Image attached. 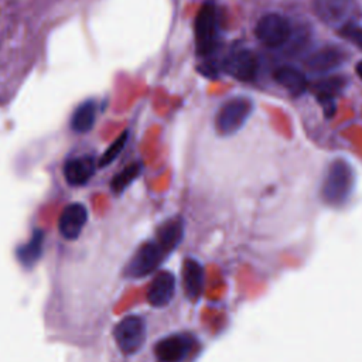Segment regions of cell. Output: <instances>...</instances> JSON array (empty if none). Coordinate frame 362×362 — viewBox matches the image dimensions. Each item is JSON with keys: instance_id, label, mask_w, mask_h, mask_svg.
<instances>
[{"instance_id": "6da1fadb", "label": "cell", "mask_w": 362, "mask_h": 362, "mask_svg": "<svg viewBox=\"0 0 362 362\" xmlns=\"http://www.w3.org/2000/svg\"><path fill=\"white\" fill-rule=\"evenodd\" d=\"M356 174L351 163L345 159H334L327 167L323 184L321 198L327 205L341 207L354 193Z\"/></svg>"}, {"instance_id": "7a4b0ae2", "label": "cell", "mask_w": 362, "mask_h": 362, "mask_svg": "<svg viewBox=\"0 0 362 362\" xmlns=\"http://www.w3.org/2000/svg\"><path fill=\"white\" fill-rule=\"evenodd\" d=\"M194 39L197 55L202 58L213 55L220 46L218 10L213 0H207L196 16Z\"/></svg>"}, {"instance_id": "3957f363", "label": "cell", "mask_w": 362, "mask_h": 362, "mask_svg": "<svg viewBox=\"0 0 362 362\" xmlns=\"http://www.w3.org/2000/svg\"><path fill=\"white\" fill-rule=\"evenodd\" d=\"M255 104L248 97H235L224 102L216 115V131L222 137H229L245 126L254 113Z\"/></svg>"}, {"instance_id": "277c9868", "label": "cell", "mask_w": 362, "mask_h": 362, "mask_svg": "<svg viewBox=\"0 0 362 362\" xmlns=\"http://www.w3.org/2000/svg\"><path fill=\"white\" fill-rule=\"evenodd\" d=\"M313 9L318 20L337 30L362 17L356 0H313Z\"/></svg>"}, {"instance_id": "5b68a950", "label": "cell", "mask_w": 362, "mask_h": 362, "mask_svg": "<svg viewBox=\"0 0 362 362\" xmlns=\"http://www.w3.org/2000/svg\"><path fill=\"white\" fill-rule=\"evenodd\" d=\"M256 39L267 48H279L287 44L293 32L289 20L279 13L262 16L255 28Z\"/></svg>"}, {"instance_id": "8992f818", "label": "cell", "mask_w": 362, "mask_h": 362, "mask_svg": "<svg viewBox=\"0 0 362 362\" xmlns=\"http://www.w3.org/2000/svg\"><path fill=\"white\" fill-rule=\"evenodd\" d=\"M115 340L124 354L137 352L146 340V324L137 316H129L115 327Z\"/></svg>"}, {"instance_id": "52a82bcc", "label": "cell", "mask_w": 362, "mask_h": 362, "mask_svg": "<svg viewBox=\"0 0 362 362\" xmlns=\"http://www.w3.org/2000/svg\"><path fill=\"white\" fill-rule=\"evenodd\" d=\"M222 70L238 81L252 82L255 81L259 70L258 57L248 48L235 50L224 59Z\"/></svg>"}, {"instance_id": "ba28073f", "label": "cell", "mask_w": 362, "mask_h": 362, "mask_svg": "<svg viewBox=\"0 0 362 362\" xmlns=\"http://www.w3.org/2000/svg\"><path fill=\"white\" fill-rule=\"evenodd\" d=\"M167 254L162 249V247L156 242V240H149V242L143 244L137 252L131 259L128 267H126V275L131 278H143L149 274H152L153 270L162 263L163 258Z\"/></svg>"}, {"instance_id": "9c48e42d", "label": "cell", "mask_w": 362, "mask_h": 362, "mask_svg": "<svg viewBox=\"0 0 362 362\" xmlns=\"http://www.w3.org/2000/svg\"><path fill=\"white\" fill-rule=\"evenodd\" d=\"M347 58L345 50L340 46H324L306 58L305 67L313 74L325 75L340 70L345 64Z\"/></svg>"}, {"instance_id": "30bf717a", "label": "cell", "mask_w": 362, "mask_h": 362, "mask_svg": "<svg viewBox=\"0 0 362 362\" xmlns=\"http://www.w3.org/2000/svg\"><path fill=\"white\" fill-rule=\"evenodd\" d=\"M193 348V339L186 334H174L160 340L155 347L158 362H183Z\"/></svg>"}, {"instance_id": "8fae6325", "label": "cell", "mask_w": 362, "mask_h": 362, "mask_svg": "<svg viewBox=\"0 0 362 362\" xmlns=\"http://www.w3.org/2000/svg\"><path fill=\"white\" fill-rule=\"evenodd\" d=\"M88 221V209L84 204L74 202L67 205L58 220V231L66 239H77Z\"/></svg>"}, {"instance_id": "7c38bea8", "label": "cell", "mask_w": 362, "mask_h": 362, "mask_svg": "<svg viewBox=\"0 0 362 362\" xmlns=\"http://www.w3.org/2000/svg\"><path fill=\"white\" fill-rule=\"evenodd\" d=\"M98 163L93 156H78L68 159L64 164V178L73 187H81L88 184L90 178L97 173Z\"/></svg>"}, {"instance_id": "4fadbf2b", "label": "cell", "mask_w": 362, "mask_h": 362, "mask_svg": "<svg viewBox=\"0 0 362 362\" xmlns=\"http://www.w3.org/2000/svg\"><path fill=\"white\" fill-rule=\"evenodd\" d=\"M175 289V279L169 272H162V274L156 275L153 282L150 283L147 290V301L153 307H164L167 306Z\"/></svg>"}, {"instance_id": "5bb4252c", "label": "cell", "mask_w": 362, "mask_h": 362, "mask_svg": "<svg viewBox=\"0 0 362 362\" xmlns=\"http://www.w3.org/2000/svg\"><path fill=\"white\" fill-rule=\"evenodd\" d=\"M274 78L292 97H301L309 89L307 77L300 70L290 66L278 68L274 74Z\"/></svg>"}, {"instance_id": "9a60e30c", "label": "cell", "mask_w": 362, "mask_h": 362, "mask_svg": "<svg viewBox=\"0 0 362 362\" xmlns=\"http://www.w3.org/2000/svg\"><path fill=\"white\" fill-rule=\"evenodd\" d=\"M184 236V220L181 217H174L166 221L156 234V242L169 255L173 252L183 240Z\"/></svg>"}, {"instance_id": "2e32d148", "label": "cell", "mask_w": 362, "mask_h": 362, "mask_svg": "<svg viewBox=\"0 0 362 362\" xmlns=\"http://www.w3.org/2000/svg\"><path fill=\"white\" fill-rule=\"evenodd\" d=\"M97 113H98V105L95 101L88 99L79 104L71 116V122H70L71 129L79 135L90 132L95 126Z\"/></svg>"}, {"instance_id": "e0dca14e", "label": "cell", "mask_w": 362, "mask_h": 362, "mask_svg": "<svg viewBox=\"0 0 362 362\" xmlns=\"http://www.w3.org/2000/svg\"><path fill=\"white\" fill-rule=\"evenodd\" d=\"M183 285L187 296L191 300L200 298L204 289V270L202 266L194 260L187 259L183 265Z\"/></svg>"}, {"instance_id": "ac0fdd59", "label": "cell", "mask_w": 362, "mask_h": 362, "mask_svg": "<svg viewBox=\"0 0 362 362\" xmlns=\"http://www.w3.org/2000/svg\"><path fill=\"white\" fill-rule=\"evenodd\" d=\"M43 244L44 234L41 229H36L28 242L17 249L19 262L26 267H32L43 254Z\"/></svg>"}, {"instance_id": "d6986e66", "label": "cell", "mask_w": 362, "mask_h": 362, "mask_svg": "<svg viewBox=\"0 0 362 362\" xmlns=\"http://www.w3.org/2000/svg\"><path fill=\"white\" fill-rule=\"evenodd\" d=\"M142 171H143V164L140 162L131 163L113 177V180L111 181V190L117 196L122 194L140 177Z\"/></svg>"}, {"instance_id": "ffe728a7", "label": "cell", "mask_w": 362, "mask_h": 362, "mask_svg": "<svg viewBox=\"0 0 362 362\" xmlns=\"http://www.w3.org/2000/svg\"><path fill=\"white\" fill-rule=\"evenodd\" d=\"M345 88V78L343 77H325L313 84L316 95H324L330 98H337L343 94Z\"/></svg>"}, {"instance_id": "44dd1931", "label": "cell", "mask_w": 362, "mask_h": 362, "mask_svg": "<svg viewBox=\"0 0 362 362\" xmlns=\"http://www.w3.org/2000/svg\"><path fill=\"white\" fill-rule=\"evenodd\" d=\"M128 137H129V132H124L120 135L106 150L105 153L102 155V158L98 162V167H108L112 162H115L120 153H122V150L125 149L126 143H128Z\"/></svg>"}, {"instance_id": "7402d4cb", "label": "cell", "mask_w": 362, "mask_h": 362, "mask_svg": "<svg viewBox=\"0 0 362 362\" xmlns=\"http://www.w3.org/2000/svg\"><path fill=\"white\" fill-rule=\"evenodd\" d=\"M339 36L362 51V26L358 21L348 23L339 30Z\"/></svg>"}, {"instance_id": "603a6c76", "label": "cell", "mask_w": 362, "mask_h": 362, "mask_svg": "<svg viewBox=\"0 0 362 362\" xmlns=\"http://www.w3.org/2000/svg\"><path fill=\"white\" fill-rule=\"evenodd\" d=\"M318 104L321 105L323 108V112H324V116L327 119L333 117L337 112V102H336V98H330V97H324V95H316Z\"/></svg>"}, {"instance_id": "cb8c5ba5", "label": "cell", "mask_w": 362, "mask_h": 362, "mask_svg": "<svg viewBox=\"0 0 362 362\" xmlns=\"http://www.w3.org/2000/svg\"><path fill=\"white\" fill-rule=\"evenodd\" d=\"M197 70L201 73V75H204L208 79H216L218 78V68L216 67L214 63H204L201 66L197 67Z\"/></svg>"}, {"instance_id": "d4e9b609", "label": "cell", "mask_w": 362, "mask_h": 362, "mask_svg": "<svg viewBox=\"0 0 362 362\" xmlns=\"http://www.w3.org/2000/svg\"><path fill=\"white\" fill-rule=\"evenodd\" d=\"M355 73H356V75L362 79V59L355 66Z\"/></svg>"}]
</instances>
